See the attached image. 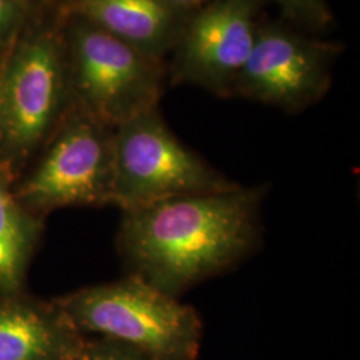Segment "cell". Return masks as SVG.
Wrapping results in <instances>:
<instances>
[{"instance_id":"cell-3","label":"cell","mask_w":360,"mask_h":360,"mask_svg":"<svg viewBox=\"0 0 360 360\" xmlns=\"http://www.w3.org/2000/svg\"><path fill=\"white\" fill-rule=\"evenodd\" d=\"M171 131L159 108L114 127L110 205L123 212L181 196L236 188Z\"/></svg>"},{"instance_id":"cell-13","label":"cell","mask_w":360,"mask_h":360,"mask_svg":"<svg viewBox=\"0 0 360 360\" xmlns=\"http://www.w3.org/2000/svg\"><path fill=\"white\" fill-rule=\"evenodd\" d=\"M115 343V342H114ZM86 360H154L135 348L115 343L111 346L94 348L87 354Z\"/></svg>"},{"instance_id":"cell-2","label":"cell","mask_w":360,"mask_h":360,"mask_svg":"<svg viewBox=\"0 0 360 360\" xmlns=\"http://www.w3.org/2000/svg\"><path fill=\"white\" fill-rule=\"evenodd\" d=\"M59 309L71 326L104 335L154 360H191L199 345L196 311L131 274L65 296Z\"/></svg>"},{"instance_id":"cell-11","label":"cell","mask_w":360,"mask_h":360,"mask_svg":"<svg viewBox=\"0 0 360 360\" xmlns=\"http://www.w3.org/2000/svg\"><path fill=\"white\" fill-rule=\"evenodd\" d=\"M31 247V226L0 171V292L15 291Z\"/></svg>"},{"instance_id":"cell-9","label":"cell","mask_w":360,"mask_h":360,"mask_svg":"<svg viewBox=\"0 0 360 360\" xmlns=\"http://www.w3.org/2000/svg\"><path fill=\"white\" fill-rule=\"evenodd\" d=\"M75 13L160 60L175 49L191 15L165 0H75Z\"/></svg>"},{"instance_id":"cell-6","label":"cell","mask_w":360,"mask_h":360,"mask_svg":"<svg viewBox=\"0 0 360 360\" xmlns=\"http://www.w3.org/2000/svg\"><path fill=\"white\" fill-rule=\"evenodd\" d=\"M65 95L62 49L52 34L23 40L0 70V154L20 158L59 115Z\"/></svg>"},{"instance_id":"cell-1","label":"cell","mask_w":360,"mask_h":360,"mask_svg":"<svg viewBox=\"0 0 360 360\" xmlns=\"http://www.w3.org/2000/svg\"><path fill=\"white\" fill-rule=\"evenodd\" d=\"M264 195L238 186L123 212L117 239L131 275L178 297L236 267L262 242Z\"/></svg>"},{"instance_id":"cell-5","label":"cell","mask_w":360,"mask_h":360,"mask_svg":"<svg viewBox=\"0 0 360 360\" xmlns=\"http://www.w3.org/2000/svg\"><path fill=\"white\" fill-rule=\"evenodd\" d=\"M342 47L300 35L281 25H259L257 38L232 96L299 112L331 87Z\"/></svg>"},{"instance_id":"cell-4","label":"cell","mask_w":360,"mask_h":360,"mask_svg":"<svg viewBox=\"0 0 360 360\" xmlns=\"http://www.w3.org/2000/svg\"><path fill=\"white\" fill-rule=\"evenodd\" d=\"M72 84L82 111L115 127L158 108L165 68L99 27L77 16L70 37Z\"/></svg>"},{"instance_id":"cell-12","label":"cell","mask_w":360,"mask_h":360,"mask_svg":"<svg viewBox=\"0 0 360 360\" xmlns=\"http://www.w3.org/2000/svg\"><path fill=\"white\" fill-rule=\"evenodd\" d=\"M276 4L291 22L314 30H323L333 23V15L326 0H259Z\"/></svg>"},{"instance_id":"cell-14","label":"cell","mask_w":360,"mask_h":360,"mask_svg":"<svg viewBox=\"0 0 360 360\" xmlns=\"http://www.w3.org/2000/svg\"><path fill=\"white\" fill-rule=\"evenodd\" d=\"M20 13L19 0H0V39L15 25Z\"/></svg>"},{"instance_id":"cell-10","label":"cell","mask_w":360,"mask_h":360,"mask_svg":"<svg viewBox=\"0 0 360 360\" xmlns=\"http://www.w3.org/2000/svg\"><path fill=\"white\" fill-rule=\"evenodd\" d=\"M59 321L38 309L23 306H0V360H53L68 339Z\"/></svg>"},{"instance_id":"cell-8","label":"cell","mask_w":360,"mask_h":360,"mask_svg":"<svg viewBox=\"0 0 360 360\" xmlns=\"http://www.w3.org/2000/svg\"><path fill=\"white\" fill-rule=\"evenodd\" d=\"M112 134L114 127L84 111L72 116L20 196L39 208L110 203Z\"/></svg>"},{"instance_id":"cell-7","label":"cell","mask_w":360,"mask_h":360,"mask_svg":"<svg viewBox=\"0 0 360 360\" xmlns=\"http://www.w3.org/2000/svg\"><path fill=\"white\" fill-rule=\"evenodd\" d=\"M259 3L211 0L193 11L172 50V84H191L217 96H232L257 38Z\"/></svg>"},{"instance_id":"cell-15","label":"cell","mask_w":360,"mask_h":360,"mask_svg":"<svg viewBox=\"0 0 360 360\" xmlns=\"http://www.w3.org/2000/svg\"><path fill=\"white\" fill-rule=\"evenodd\" d=\"M165 1L180 11L193 13V11L206 6L207 3H210L211 0H165Z\"/></svg>"}]
</instances>
